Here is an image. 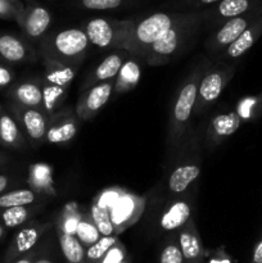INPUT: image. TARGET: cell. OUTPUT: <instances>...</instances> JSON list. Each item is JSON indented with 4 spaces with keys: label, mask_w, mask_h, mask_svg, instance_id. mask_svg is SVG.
<instances>
[{
    "label": "cell",
    "mask_w": 262,
    "mask_h": 263,
    "mask_svg": "<svg viewBox=\"0 0 262 263\" xmlns=\"http://www.w3.org/2000/svg\"><path fill=\"white\" fill-rule=\"evenodd\" d=\"M204 27L202 12H189L186 18L180 21L167 31L158 41L145 50L143 61L149 66H164L188 50Z\"/></svg>",
    "instance_id": "6da1fadb"
},
{
    "label": "cell",
    "mask_w": 262,
    "mask_h": 263,
    "mask_svg": "<svg viewBox=\"0 0 262 263\" xmlns=\"http://www.w3.org/2000/svg\"><path fill=\"white\" fill-rule=\"evenodd\" d=\"M189 12H154L145 17L131 20L130 30L127 37L123 43L122 49L128 51L131 55L140 57L143 59L146 49L158 41L167 31L175 25L186 18Z\"/></svg>",
    "instance_id": "7a4b0ae2"
},
{
    "label": "cell",
    "mask_w": 262,
    "mask_h": 263,
    "mask_svg": "<svg viewBox=\"0 0 262 263\" xmlns=\"http://www.w3.org/2000/svg\"><path fill=\"white\" fill-rule=\"evenodd\" d=\"M91 204H95L108 213L116 236L121 235L135 225L145 210V199L143 197L118 186L107 187L98 193Z\"/></svg>",
    "instance_id": "3957f363"
},
{
    "label": "cell",
    "mask_w": 262,
    "mask_h": 263,
    "mask_svg": "<svg viewBox=\"0 0 262 263\" xmlns=\"http://www.w3.org/2000/svg\"><path fill=\"white\" fill-rule=\"evenodd\" d=\"M203 74H204V67L203 69L200 67L195 68L194 71L190 72L177 91L174 107L170 113L169 130H167V148L170 153H174L179 148L186 134L190 118L194 113L198 86Z\"/></svg>",
    "instance_id": "277c9868"
},
{
    "label": "cell",
    "mask_w": 262,
    "mask_h": 263,
    "mask_svg": "<svg viewBox=\"0 0 262 263\" xmlns=\"http://www.w3.org/2000/svg\"><path fill=\"white\" fill-rule=\"evenodd\" d=\"M90 41L82 28L71 27L48 32L39 41L40 57L51 59L79 68L89 49Z\"/></svg>",
    "instance_id": "5b68a950"
},
{
    "label": "cell",
    "mask_w": 262,
    "mask_h": 263,
    "mask_svg": "<svg viewBox=\"0 0 262 263\" xmlns=\"http://www.w3.org/2000/svg\"><path fill=\"white\" fill-rule=\"evenodd\" d=\"M131 20L98 17L85 22L82 30L90 44L102 49L121 50L130 30Z\"/></svg>",
    "instance_id": "8992f818"
},
{
    "label": "cell",
    "mask_w": 262,
    "mask_h": 263,
    "mask_svg": "<svg viewBox=\"0 0 262 263\" xmlns=\"http://www.w3.org/2000/svg\"><path fill=\"white\" fill-rule=\"evenodd\" d=\"M262 17V5L248 13L234 17L223 22L220 27L211 31L204 41V48L208 55L217 58L230 44H233L252 23Z\"/></svg>",
    "instance_id": "52a82bcc"
},
{
    "label": "cell",
    "mask_w": 262,
    "mask_h": 263,
    "mask_svg": "<svg viewBox=\"0 0 262 263\" xmlns=\"http://www.w3.org/2000/svg\"><path fill=\"white\" fill-rule=\"evenodd\" d=\"M234 74H235V66L226 62H218L212 68L204 71V74L198 86L194 107L195 115L203 113L218 99Z\"/></svg>",
    "instance_id": "ba28073f"
},
{
    "label": "cell",
    "mask_w": 262,
    "mask_h": 263,
    "mask_svg": "<svg viewBox=\"0 0 262 263\" xmlns=\"http://www.w3.org/2000/svg\"><path fill=\"white\" fill-rule=\"evenodd\" d=\"M10 113L17 121L23 135L27 136L32 144L41 145L45 143L48 130V116L43 109L28 108L10 103Z\"/></svg>",
    "instance_id": "9c48e42d"
},
{
    "label": "cell",
    "mask_w": 262,
    "mask_h": 263,
    "mask_svg": "<svg viewBox=\"0 0 262 263\" xmlns=\"http://www.w3.org/2000/svg\"><path fill=\"white\" fill-rule=\"evenodd\" d=\"M53 22L51 12L39 3H26L17 23L22 30L23 37L28 41H40L48 33Z\"/></svg>",
    "instance_id": "30bf717a"
},
{
    "label": "cell",
    "mask_w": 262,
    "mask_h": 263,
    "mask_svg": "<svg viewBox=\"0 0 262 263\" xmlns=\"http://www.w3.org/2000/svg\"><path fill=\"white\" fill-rule=\"evenodd\" d=\"M261 5L262 0H222L200 12L203 14L204 26L211 32L226 21L251 12Z\"/></svg>",
    "instance_id": "8fae6325"
},
{
    "label": "cell",
    "mask_w": 262,
    "mask_h": 263,
    "mask_svg": "<svg viewBox=\"0 0 262 263\" xmlns=\"http://www.w3.org/2000/svg\"><path fill=\"white\" fill-rule=\"evenodd\" d=\"M51 226H53L51 222H35V221H31L28 225L23 226L15 234L12 243L8 247L4 256V263L15 261L17 258L35 249L41 238L50 230Z\"/></svg>",
    "instance_id": "7c38bea8"
},
{
    "label": "cell",
    "mask_w": 262,
    "mask_h": 263,
    "mask_svg": "<svg viewBox=\"0 0 262 263\" xmlns=\"http://www.w3.org/2000/svg\"><path fill=\"white\" fill-rule=\"evenodd\" d=\"M80 118L69 108H61L48 117L45 143L50 145L71 141L79 131Z\"/></svg>",
    "instance_id": "4fadbf2b"
},
{
    "label": "cell",
    "mask_w": 262,
    "mask_h": 263,
    "mask_svg": "<svg viewBox=\"0 0 262 263\" xmlns=\"http://www.w3.org/2000/svg\"><path fill=\"white\" fill-rule=\"evenodd\" d=\"M38 57V50L27 39L14 33L0 32V63H32Z\"/></svg>",
    "instance_id": "5bb4252c"
},
{
    "label": "cell",
    "mask_w": 262,
    "mask_h": 263,
    "mask_svg": "<svg viewBox=\"0 0 262 263\" xmlns=\"http://www.w3.org/2000/svg\"><path fill=\"white\" fill-rule=\"evenodd\" d=\"M113 86H115V80H109L85 90L84 94L77 100L74 108V112L80 121H89L98 115V112L107 104L112 97Z\"/></svg>",
    "instance_id": "9a60e30c"
},
{
    "label": "cell",
    "mask_w": 262,
    "mask_h": 263,
    "mask_svg": "<svg viewBox=\"0 0 262 263\" xmlns=\"http://www.w3.org/2000/svg\"><path fill=\"white\" fill-rule=\"evenodd\" d=\"M241 123H243V121L236 115L235 110L215 116L208 123L204 136V143L208 151L217 148L226 139L234 135L240 127Z\"/></svg>",
    "instance_id": "2e32d148"
},
{
    "label": "cell",
    "mask_w": 262,
    "mask_h": 263,
    "mask_svg": "<svg viewBox=\"0 0 262 263\" xmlns=\"http://www.w3.org/2000/svg\"><path fill=\"white\" fill-rule=\"evenodd\" d=\"M128 57H130V53L123 50V49H121V50H115L113 53H110L109 55L105 57V58L100 62V64H98L97 68L92 71V73L90 74L89 79L85 81L82 90L85 91V90L90 89V87L95 86V85L98 84L109 81V80H115L118 71H120L122 64L125 63V61Z\"/></svg>",
    "instance_id": "e0dca14e"
},
{
    "label": "cell",
    "mask_w": 262,
    "mask_h": 263,
    "mask_svg": "<svg viewBox=\"0 0 262 263\" xmlns=\"http://www.w3.org/2000/svg\"><path fill=\"white\" fill-rule=\"evenodd\" d=\"M10 102L17 105L43 109V89L40 80H23L8 90Z\"/></svg>",
    "instance_id": "ac0fdd59"
},
{
    "label": "cell",
    "mask_w": 262,
    "mask_h": 263,
    "mask_svg": "<svg viewBox=\"0 0 262 263\" xmlns=\"http://www.w3.org/2000/svg\"><path fill=\"white\" fill-rule=\"evenodd\" d=\"M177 243L184 256L185 263H200L203 261V244L195 226L194 218H190L177 233Z\"/></svg>",
    "instance_id": "d6986e66"
},
{
    "label": "cell",
    "mask_w": 262,
    "mask_h": 263,
    "mask_svg": "<svg viewBox=\"0 0 262 263\" xmlns=\"http://www.w3.org/2000/svg\"><path fill=\"white\" fill-rule=\"evenodd\" d=\"M262 36V17L258 18L254 23H252L233 44L228 46L220 55L217 57L218 62L234 61V59L240 58L241 55L247 53L254 44L257 43Z\"/></svg>",
    "instance_id": "ffe728a7"
},
{
    "label": "cell",
    "mask_w": 262,
    "mask_h": 263,
    "mask_svg": "<svg viewBox=\"0 0 262 263\" xmlns=\"http://www.w3.org/2000/svg\"><path fill=\"white\" fill-rule=\"evenodd\" d=\"M192 218V205L186 199L172 200L159 217V228L163 231H179Z\"/></svg>",
    "instance_id": "44dd1931"
},
{
    "label": "cell",
    "mask_w": 262,
    "mask_h": 263,
    "mask_svg": "<svg viewBox=\"0 0 262 263\" xmlns=\"http://www.w3.org/2000/svg\"><path fill=\"white\" fill-rule=\"evenodd\" d=\"M141 62H143V59L140 57L131 55V54L126 59L115 79L113 92H115L116 97H120V95L131 91L139 84L141 71H143Z\"/></svg>",
    "instance_id": "7402d4cb"
},
{
    "label": "cell",
    "mask_w": 262,
    "mask_h": 263,
    "mask_svg": "<svg viewBox=\"0 0 262 263\" xmlns=\"http://www.w3.org/2000/svg\"><path fill=\"white\" fill-rule=\"evenodd\" d=\"M41 61H43L44 66V76L41 81L69 89L74 76H76L77 67L61 63L55 59L44 55L41 57Z\"/></svg>",
    "instance_id": "603a6c76"
},
{
    "label": "cell",
    "mask_w": 262,
    "mask_h": 263,
    "mask_svg": "<svg viewBox=\"0 0 262 263\" xmlns=\"http://www.w3.org/2000/svg\"><path fill=\"white\" fill-rule=\"evenodd\" d=\"M0 145L12 149H22L26 145L25 135L15 118L2 105H0Z\"/></svg>",
    "instance_id": "cb8c5ba5"
},
{
    "label": "cell",
    "mask_w": 262,
    "mask_h": 263,
    "mask_svg": "<svg viewBox=\"0 0 262 263\" xmlns=\"http://www.w3.org/2000/svg\"><path fill=\"white\" fill-rule=\"evenodd\" d=\"M199 174V164L194 163V162L177 166L169 177V184L167 185H169L170 193L171 194H181V193H184L198 179Z\"/></svg>",
    "instance_id": "d4e9b609"
},
{
    "label": "cell",
    "mask_w": 262,
    "mask_h": 263,
    "mask_svg": "<svg viewBox=\"0 0 262 263\" xmlns=\"http://www.w3.org/2000/svg\"><path fill=\"white\" fill-rule=\"evenodd\" d=\"M41 89H43V110L49 117L61 109L69 89L43 81H41Z\"/></svg>",
    "instance_id": "484cf974"
},
{
    "label": "cell",
    "mask_w": 262,
    "mask_h": 263,
    "mask_svg": "<svg viewBox=\"0 0 262 263\" xmlns=\"http://www.w3.org/2000/svg\"><path fill=\"white\" fill-rule=\"evenodd\" d=\"M36 212L32 205H21L0 210V223L5 229H14L25 225Z\"/></svg>",
    "instance_id": "4316f807"
},
{
    "label": "cell",
    "mask_w": 262,
    "mask_h": 263,
    "mask_svg": "<svg viewBox=\"0 0 262 263\" xmlns=\"http://www.w3.org/2000/svg\"><path fill=\"white\" fill-rule=\"evenodd\" d=\"M82 217V212H80L79 207L76 203H68L61 215L57 217L55 223V230L61 231V233L67 234V235H76L77 226H79L80 220Z\"/></svg>",
    "instance_id": "83f0119b"
},
{
    "label": "cell",
    "mask_w": 262,
    "mask_h": 263,
    "mask_svg": "<svg viewBox=\"0 0 262 263\" xmlns=\"http://www.w3.org/2000/svg\"><path fill=\"white\" fill-rule=\"evenodd\" d=\"M59 246L67 263H85V248L79 239L73 235L57 231Z\"/></svg>",
    "instance_id": "f1b7e54d"
},
{
    "label": "cell",
    "mask_w": 262,
    "mask_h": 263,
    "mask_svg": "<svg viewBox=\"0 0 262 263\" xmlns=\"http://www.w3.org/2000/svg\"><path fill=\"white\" fill-rule=\"evenodd\" d=\"M38 200V193L32 189H17L0 195V210L21 205H32Z\"/></svg>",
    "instance_id": "f546056e"
},
{
    "label": "cell",
    "mask_w": 262,
    "mask_h": 263,
    "mask_svg": "<svg viewBox=\"0 0 262 263\" xmlns=\"http://www.w3.org/2000/svg\"><path fill=\"white\" fill-rule=\"evenodd\" d=\"M235 112L243 122L256 121L262 115V91L239 100Z\"/></svg>",
    "instance_id": "4dcf8cb0"
},
{
    "label": "cell",
    "mask_w": 262,
    "mask_h": 263,
    "mask_svg": "<svg viewBox=\"0 0 262 263\" xmlns=\"http://www.w3.org/2000/svg\"><path fill=\"white\" fill-rule=\"evenodd\" d=\"M74 236L79 239V241L84 246L85 249L94 246L97 241L100 240L102 235H100L99 230L95 226L90 213H82V217L80 220L79 226H77L76 235Z\"/></svg>",
    "instance_id": "1f68e13d"
},
{
    "label": "cell",
    "mask_w": 262,
    "mask_h": 263,
    "mask_svg": "<svg viewBox=\"0 0 262 263\" xmlns=\"http://www.w3.org/2000/svg\"><path fill=\"white\" fill-rule=\"evenodd\" d=\"M139 0H72V5L84 10H116L120 8L130 7L138 3Z\"/></svg>",
    "instance_id": "d6a6232c"
},
{
    "label": "cell",
    "mask_w": 262,
    "mask_h": 263,
    "mask_svg": "<svg viewBox=\"0 0 262 263\" xmlns=\"http://www.w3.org/2000/svg\"><path fill=\"white\" fill-rule=\"evenodd\" d=\"M222 0H167L162 8L169 12H200Z\"/></svg>",
    "instance_id": "836d02e7"
},
{
    "label": "cell",
    "mask_w": 262,
    "mask_h": 263,
    "mask_svg": "<svg viewBox=\"0 0 262 263\" xmlns=\"http://www.w3.org/2000/svg\"><path fill=\"white\" fill-rule=\"evenodd\" d=\"M117 241L118 236H102L94 246L85 249V263H99Z\"/></svg>",
    "instance_id": "e575fe53"
},
{
    "label": "cell",
    "mask_w": 262,
    "mask_h": 263,
    "mask_svg": "<svg viewBox=\"0 0 262 263\" xmlns=\"http://www.w3.org/2000/svg\"><path fill=\"white\" fill-rule=\"evenodd\" d=\"M90 216H91L92 221H94L95 226L99 230L100 235L102 236H116L115 235V229H113L110 218L108 213L105 212L102 208L97 207L95 204L90 205Z\"/></svg>",
    "instance_id": "d590c367"
},
{
    "label": "cell",
    "mask_w": 262,
    "mask_h": 263,
    "mask_svg": "<svg viewBox=\"0 0 262 263\" xmlns=\"http://www.w3.org/2000/svg\"><path fill=\"white\" fill-rule=\"evenodd\" d=\"M30 182L32 190L36 193L44 190V186H49L51 182L50 180V168L44 164H36L31 167Z\"/></svg>",
    "instance_id": "8d00e7d4"
},
{
    "label": "cell",
    "mask_w": 262,
    "mask_h": 263,
    "mask_svg": "<svg viewBox=\"0 0 262 263\" xmlns=\"http://www.w3.org/2000/svg\"><path fill=\"white\" fill-rule=\"evenodd\" d=\"M23 9L25 3L22 0H0V20L17 22Z\"/></svg>",
    "instance_id": "74e56055"
},
{
    "label": "cell",
    "mask_w": 262,
    "mask_h": 263,
    "mask_svg": "<svg viewBox=\"0 0 262 263\" xmlns=\"http://www.w3.org/2000/svg\"><path fill=\"white\" fill-rule=\"evenodd\" d=\"M159 263H185L177 239H172L163 247L159 256Z\"/></svg>",
    "instance_id": "f35d334b"
},
{
    "label": "cell",
    "mask_w": 262,
    "mask_h": 263,
    "mask_svg": "<svg viewBox=\"0 0 262 263\" xmlns=\"http://www.w3.org/2000/svg\"><path fill=\"white\" fill-rule=\"evenodd\" d=\"M126 257H127V252H126L125 244L118 239L117 243L107 252V254L99 263H122Z\"/></svg>",
    "instance_id": "ab89813d"
},
{
    "label": "cell",
    "mask_w": 262,
    "mask_h": 263,
    "mask_svg": "<svg viewBox=\"0 0 262 263\" xmlns=\"http://www.w3.org/2000/svg\"><path fill=\"white\" fill-rule=\"evenodd\" d=\"M14 81V72L10 67L5 66L4 63H0V89L8 87Z\"/></svg>",
    "instance_id": "60d3db41"
},
{
    "label": "cell",
    "mask_w": 262,
    "mask_h": 263,
    "mask_svg": "<svg viewBox=\"0 0 262 263\" xmlns=\"http://www.w3.org/2000/svg\"><path fill=\"white\" fill-rule=\"evenodd\" d=\"M36 257H38V251H36V249H32V251L28 252L27 254L20 257V258H17L15 261H13L10 263H33L35 262Z\"/></svg>",
    "instance_id": "b9f144b4"
},
{
    "label": "cell",
    "mask_w": 262,
    "mask_h": 263,
    "mask_svg": "<svg viewBox=\"0 0 262 263\" xmlns=\"http://www.w3.org/2000/svg\"><path fill=\"white\" fill-rule=\"evenodd\" d=\"M251 263H262V238L258 243L256 244L252 253V261Z\"/></svg>",
    "instance_id": "7bdbcfd3"
},
{
    "label": "cell",
    "mask_w": 262,
    "mask_h": 263,
    "mask_svg": "<svg viewBox=\"0 0 262 263\" xmlns=\"http://www.w3.org/2000/svg\"><path fill=\"white\" fill-rule=\"evenodd\" d=\"M10 185V179L7 175H0V195L5 192L8 186Z\"/></svg>",
    "instance_id": "ee69618b"
},
{
    "label": "cell",
    "mask_w": 262,
    "mask_h": 263,
    "mask_svg": "<svg viewBox=\"0 0 262 263\" xmlns=\"http://www.w3.org/2000/svg\"><path fill=\"white\" fill-rule=\"evenodd\" d=\"M33 263H54L50 258H46V257H36L35 262Z\"/></svg>",
    "instance_id": "f6af8a7d"
},
{
    "label": "cell",
    "mask_w": 262,
    "mask_h": 263,
    "mask_svg": "<svg viewBox=\"0 0 262 263\" xmlns=\"http://www.w3.org/2000/svg\"><path fill=\"white\" fill-rule=\"evenodd\" d=\"M5 233H7V230H5L4 226H3L2 223H0V240H2V239L4 238V236H5Z\"/></svg>",
    "instance_id": "bcb514c9"
},
{
    "label": "cell",
    "mask_w": 262,
    "mask_h": 263,
    "mask_svg": "<svg viewBox=\"0 0 262 263\" xmlns=\"http://www.w3.org/2000/svg\"><path fill=\"white\" fill-rule=\"evenodd\" d=\"M131 262H133V261H131V257L127 256L125 259H123L122 263H131Z\"/></svg>",
    "instance_id": "7dc6e473"
},
{
    "label": "cell",
    "mask_w": 262,
    "mask_h": 263,
    "mask_svg": "<svg viewBox=\"0 0 262 263\" xmlns=\"http://www.w3.org/2000/svg\"><path fill=\"white\" fill-rule=\"evenodd\" d=\"M3 162H4V157H3L2 154H0V164H2Z\"/></svg>",
    "instance_id": "c3c4849f"
}]
</instances>
